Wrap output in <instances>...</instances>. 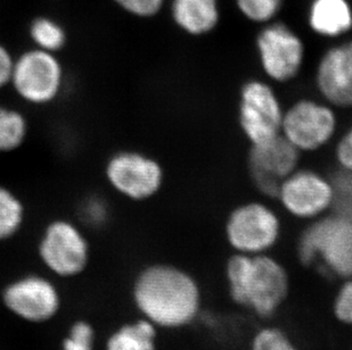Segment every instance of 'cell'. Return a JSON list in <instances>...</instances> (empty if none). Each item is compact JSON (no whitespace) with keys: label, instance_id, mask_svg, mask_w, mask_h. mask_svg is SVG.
<instances>
[{"label":"cell","instance_id":"7402d4cb","mask_svg":"<svg viewBox=\"0 0 352 350\" xmlns=\"http://www.w3.org/2000/svg\"><path fill=\"white\" fill-rule=\"evenodd\" d=\"M249 350H301L285 331L276 327H263L253 334Z\"/></svg>","mask_w":352,"mask_h":350},{"label":"cell","instance_id":"2e32d148","mask_svg":"<svg viewBox=\"0 0 352 350\" xmlns=\"http://www.w3.org/2000/svg\"><path fill=\"white\" fill-rule=\"evenodd\" d=\"M173 23L184 34L204 36L216 30L221 20L220 0H171Z\"/></svg>","mask_w":352,"mask_h":350},{"label":"cell","instance_id":"ba28073f","mask_svg":"<svg viewBox=\"0 0 352 350\" xmlns=\"http://www.w3.org/2000/svg\"><path fill=\"white\" fill-rule=\"evenodd\" d=\"M284 109L273 83L263 79L243 83L239 95V124L250 145L280 136Z\"/></svg>","mask_w":352,"mask_h":350},{"label":"cell","instance_id":"8992f818","mask_svg":"<svg viewBox=\"0 0 352 350\" xmlns=\"http://www.w3.org/2000/svg\"><path fill=\"white\" fill-rule=\"evenodd\" d=\"M338 109L315 98H300L284 109L280 136L298 152H318L336 139Z\"/></svg>","mask_w":352,"mask_h":350},{"label":"cell","instance_id":"9c48e42d","mask_svg":"<svg viewBox=\"0 0 352 350\" xmlns=\"http://www.w3.org/2000/svg\"><path fill=\"white\" fill-rule=\"evenodd\" d=\"M275 200L292 218L315 221L336 209V182L316 170L299 166L279 185Z\"/></svg>","mask_w":352,"mask_h":350},{"label":"cell","instance_id":"30bf717a","mask_svg":"<svg viewBox=\"0 0 352 350\" xmlns=\"http://www.w3.org/2000/svg\"><path fill=\"white\" fill-rule=\"evenodd\" d=\"M104 175L118 195L133 202L153 198L164 183V170L159 161L131 149L111 155L104 166Z\"/></svg>","mask_w":352,"mask_h":350},{"label":"cell","instance_id":"484cf974","mask_svg":"<svg viewBox=\"0 0 352 350\" xmlns=\"http://www.w3.org/2000/svg\"><path fill=\"white\" fill-rule=\"evenodd\" d=\"M333 314L340 323L352 327V278L344 279L333 301Z\"/></svg>","mask_w":352,"mask_h":350},{"label":"cell","instance_id":"5b68a950","mask_svg":"<svg viewBox=\"0 0 352 350\" xmlns=\"http://www.w3.org/2000/svg\"><path fill=\"white\" fill-rule=\"evenodd\" d=\"M277 211L259 200L243 202L232 209L225 224L227 244L236 254H270L282 237Z\"/></svg>","mask_w":352,"mask_h":350},{"label":"cell","instance_id":"6da1fadb","mask_svg":"<svg viewBox=\"0 0 352 350\" xmlns=\"http://www.w3.org/2000/svg\"><path fill=\"white\" fill-rule=\"evenodd\" d=\"M133 303L159 329L177 330L194 323L202 310V291L193 275L171 264L144 268L133 284Z\"/></svg>","mask_w":352,"mask_h":350},{"label":"cell","instance_id":"3957f363","mask_svg":"<svg viewBox=\"0 0 352 350\" xmlns=\"http://www.w3.org/2000/svg\"><path fill=\"white\" fill-rule=\"evenodd\" d=\"M296 250L307 268L322 265L336 278H352L351 220L336 211L310 222L300 235Z\"/></svg>","mask_w":352,"mask_h":350},{"label":"cell","instance_id":"603a6c76","mask_svg":"<svg viewBox=\"0 0 352 350\" xmlns=\"http://www.w3.org/2000/svg\"><path fill=\"white\" fill-rule=\"evenodd\" d=\"M110 206L100 196L88 197L80 204V221L89 228H103L110 220Z\"/></svg>","mask_w":352,"mask_h":350},{"label":"cell","instance_id":"44dd1931","mask_svg":"<svg viewBox=\"0 0 352 350\" xmlns=\"http://www.w3.org/2000/svg\"><path fill=\"white\" fill-rule=\"evenodd\" d=\"M285 0H234L236 10L246 21L265 25L277 20Z\"/></svg>","mask_w":352,"mask_h":350},{"label":"cell","instance_id":"9a60e30c","mask_svg":"<svg viewBox=\"0 0 352 350\" xmlns=\"http://www.w3.org/2000/svg\"><path fill=\"white\" fill-rule=\"evenodd\" d=\"M307 22L317 36L342 39L352 31V3L350 0H311Z\"/></svg>","mask_w":352,"mask_h":350},{"label":"cell","instance_id":"e0dca14e","mask_svg":"<svg viewBox=\"0 0 352 350\" xmlns=\"http://www.w3.org/2000/svg\"><path fill=\"white\" fill-rule=\"evenodd\" d=\"M157 327L146 318L124 324L107 340V350H157Z\"/></svg>","mask_w":352,"mask_h":350},{"label":"cell","instance_id":"277c9868","mask_svg":"<svg viewBox=\"0 0 352 350\" xmlns=\"http://www.w3.org/2000/svg\"><path fill=\"white\" fill-rule=\"evenodd\" d=\"M65 84V71L57 54L31 48L14 60L10 86L22 102L47 106L60 96Z\"/></svg>","mask_w":352,"mask_h":350},{"label":"cell","instance_id":"5bb4252c","mask_svg":"<svg viewBox=\"0 0 352 350\" xmlns=\"http://www.w3.org/2000/svg\"><path fill=\"white\" fill-rule=\"evenodd\" d=\"M315 86L320 100L336 109H352V38L333 45L319 57Z\"/></svg>","mask_w":352,"mask_h":350},{"label":"cell","instance_id":"4316f807","mask_svg":"<svg viewBox=\"0 0 352 350\" xmlns=\"http://www.w3.org/2000/svg\"><path fill=\"white\" fill-rule=\"evenodd\" d=\"M334 159L341 172L352 175V124L336 140Z\"/></svg>","mask_w":352,"mask_h":350},{"label":"cell","instance_id":"83f0119b","mask_svg":"<svg viewBox=\"0 0 352 350\" xmlns=\"http://www.w3.org/2000/svg\"><path fill=\"white\" fill-rule=\"evenodd\" d=\"M15 57L5 45L0 43V90L10 86Z\"/></svg>","mask_w":352,"mask_h":350},{"label":"cell","instance_id":"ffe728a7","mask_svg":"<svg viewBox=\"0 0 352 350\" xmlns=\"http://www.w3.org/2000/svg\"><path fill=\"white\" fill-rule=\"evenodd\" d=\"M25 221V206L17 194L0 185V242L13 238Z\"/></svg>","mask_w":352,"mask_h":350},{"label":"cell","instance_id":"8fae6325","mask_svg":"<svg viewBox=\"0 0 352 350\" xmlns=\"http://www.w3.org/2000/svg\"><path fill=\"white\" fill-rule=\"evenodd\" d=\"M39 257L54 275L76 277L85 271L90 257L89 242L79 225L58 218L47 224L38 245Z\"/></svg>","mask_w":352,"mask_h":350},{"label":"cell","instance_id":"d6986e66","mask_svg":"<svg viewBox=\"0 0 352 350\" xmlns=\"http://www.w3.org/2000/svg\"><path fill=\"white\" fill-rule=\"evenodd\" d=\"M29 36L34 48L57 54L67 46L65 27L53 17L41 15L34 17L29 27Z\"/></svg>","mask_w":352,"mask_h":350},{"label":"cell","instance_id":"d4e9b609","mask_svg":"<svg viewBox=\"0 0 352 350\" xmlns=\"http://www.w3.org/2000/svg\"><path fill=\"white\" fill-rule=\"evenodd\" d=\"M112 1L119 7L120 10L138 19H153L161 13V10L166 5V0H112Z\"/></svg>","mask_w":352,"mask_h":350},{"label":"cell","instance_id":"4fadbf2b","mask_svg":"<svg viewBox=\"0 0 352 350\" xmlns=\"http://www.w3.org/2000/svg\"><path fill=\"white\" fill-rule=\"evenodd\" d=\"M3 303L21 320L43 323L60 311V297L52 281L40 275H25L3 289Z\"/></svg>","mask_w":352,"mask_h":350},{"label":"cell","instance_id":"7a4b0ae2","mask_svg":"<svg viewBox=\"0 0 352 350\" xmlns=\"http://www.w3.org/2000/svg\"><path fill=\"white\" fill-rule=\"evenodd\" d=\"M225 278L230 299L260 318L273 317L289 297V272L270 254L234 253L225 265Z\"/></svg>","mask_w":352,"mask_h":350},{"label":"cell","instance_id":"52a82bcc","mask_svg":"<svg viewBox=\"0 0 352 350\" xmlns=\"http://www.w3.org/2000/svg\"><path fill=\"white\" fill-rule=\"evenodd\" d=\"M256 50L261 71L270 82H291L305 67L306 45L302 38L280 21L261 25L256 36Z\"/></svg>","mask_w":352,"mask_h":350},{"label":"cell","instance_id":"cb8c5ba5","mask_svg":"<svg viewBox=\"0 0 352 350\" xmlns=\"http://www.w3.org/2000/svg\"><path fill=\"white\" fill-rule=\"evenodd\" d=\"M95 332L89 323L79 320L70 329L63 340L62 350H94Z\"/></svg>","mask_w":352,"mask_h":350},{"label":"cell","instance_id":"ac0fdd59","mask_svg":"<svg viewBox=\"0 0 352 350\" xmlns=\"http://www.w3.org/2000/svg\"><path fill=\"white\" fill-rule=\"evenodd\" d=\"M29 123L23 113L10 106L0 105V154L21 148L27 140Z\"/></svg>","mask_w":352,"mask_h":350},{"label":"cell","instance_id":"7c38bea8","mask_svg":"<svg viewBox=\"0 0 352 350\" xmlns=\"http://www.w3.org/2000/svg\"><path fill=\"white\" fill-rule=\"evenodd\" d=\"M301 155L282 136L251 145L248 169L254 188L263 197L275 199L279 185L299 167Z\"/></svg>","mask_w":352,"mask_h":350}]
</instances>
